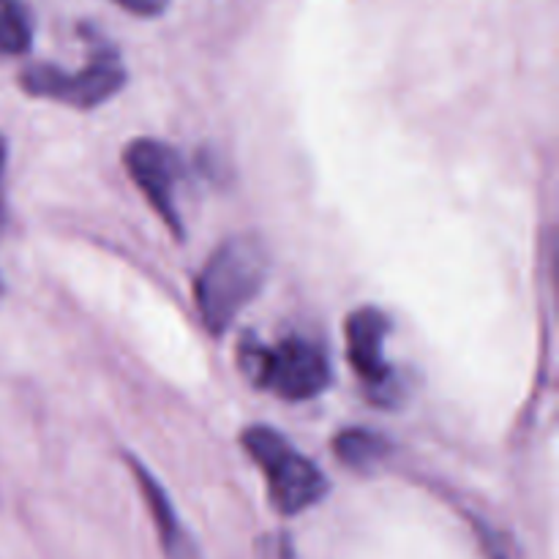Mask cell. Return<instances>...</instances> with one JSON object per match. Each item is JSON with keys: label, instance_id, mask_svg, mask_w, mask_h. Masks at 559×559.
<instances>
[{"label": "cell", "instance_id": "cell-6", "mask_svg": "<svg viewBox=\"0 0 559 559\" xmlns=\"http://www.w3.org/2000/svg\"><path fill=\"white\" fill-rule=\"evenodd\" d=\"M391 333V320L377 306H360L347 317V358L353 371L369 385V393L380 404H391L399 393L396 377L385 360V338Z\"/></svg>", "mask_w": 559, "mask_h": 559}, {"label": "cell", "instance_id": "cell-13", "mask_svg": "<svg viewBox=\"0 0 559 559\" xmlns=\"http://www.w3.org/2000/svg\"><path fill=\"white\" fill-rule=\"evenodd\" d=\"M0 295H3V278H0Z\"/></svg>", "mask_w": 559, "mask_h": 559}, {"label": "cell", "instance_id": "cell-4", "mask_svg": "<svg viewBox=\"0 0 559 559\" xmlns=\"http://www.w3.org/2000/svg\"><path fill=\"white\" fill-rule=\"evenodd\" d=\"M126 85L120 55L104 38H93L91 60L82 71H63L49 63H31L20 71V87L33 98H52L74 109H93L109 102Z\"/></svg>", "mask_w": 559, "mask_h": 559}, {"label": "cell", "instance_id": "cell-11", "mask_svg": "<svg viewBox=\"0 0 559 559\" xmlns=\"http://www.w3.org/2000/svg\"><path fill=\"white\" fill-rule=\"evenodd\" d=\"M112 3L136 16H158L167 9L169 0H112Z\"/></svg>", "mask_w": 559, "mask_h": 559}, {"label": "cell", "instance_id": "cell-10", "mask_svg": "<svg viewBox=\"0 0 559 559\" xmlns=\"http://www.w3.org/2000/svg\"><path fill=\"white\" fill-rule=\"evenodd\" d=\"M257 559H295L293 540L287 533L262 535L257 540Z\"/></svg>", "mask_w": 559, "mask_h": 559}, {"label": "cell", "instance_id": "cell-7", "mask_svg": "<svg viewBox=\"0 0 559 559\" xmlns=\"http://www.w3.org/2000/svg\"><path fill=\"white\" fill-rule=\"evenodd\" d=\"M129 467L134 473L136 486L142 491V500H145L147 511H151L153 524H156L158 533V544H162L164 557L167 559H202L200 549L191 540V535L186 533V527L180 524L178 511H175L173 500L164 491V486L153 478L151 469L145 467L142 462H136L134 456H129Z\"/></svg>", "mask_w": 559, "mask_h": 559}, {"label": "cell", "instance_id": "cell-5", "mask_svg": "<svg viewBox=\"0 0 559 559\" xmlns=\"http://www.w3.org/2000/svg\"><path fill=\"white\" fill-rule=\"evenodd\" d=\"M123 164L129 169L131 180L142 191L153 211L162 216L175 233V238H183V224L178 216V186L183 183L186 167L180 153L173 145L158 140H134L126 145Z\"/></svg>", "mask_w": 559, "mask_h": 559}, {"label": "cell", "instance_id": "cell-3", "mask_svg": "<svg viewBox=\"0 0 559 559\" xmlns=\"http://www.w3.org/2000/svg\"><path fill=\"white\" fill-rule=\"evenodd\" d=\"M251 462L262 469L271 506L282 516H298L325 500L328 478L306 459L282 431L271 426H249L240 437Z\"/></svg>", "mask_w": 559, "mask_h": 559}, {"label": "cell", "instance_id": "cell-12", "mask_svg": "<svg viewBox=\"0 0 559 559\" xmlns=\"http://www.w3.org/2000/svg\"><path fill=\"white\" fill-rule=\"evenodd\" d=\"M3 167H5V142L0 136V229H3Z\"/></svg>", "mask_w": 559, "mask_h": 559}, {"label": "cell", "instance_id": "cell-2", "mask_svg": "<svg viewBox=\"0 0 559 559\" xmlns=\"http://www.w3.org/2000/svg\"><path fill=\"white\" fill-rule=\"evenodd\" d=\"M238 366L257 388H271L284 402H309L331 385V358L314 338L287 336L278 344L246 336L238 347Z\"/></svg>", "mask_w": 559, "mask_h": 559}, {"label": "cell", "instance_id": "cell-1", "mask_svg": "<svg viewBox=\"0 0 559 559\" xmlns=\"http://www.w3.org/2000/svg\"><path fill=\"white\" fill-rule=\"evenodd\" d=\"M271 273V254L257 235L224 240L197 276V306L211 333L222 336L260 295Z\"/></svg>", "mask_w": 559, "mask_h": 559}, {"label": "cell", "instance_id": "cell-9", "mask_svg": "<svg viewBox=\"0 0 559 559\" xmlns=\"http://www.w3.org/2000/svg\"><path fill=\"white\" fill-rule=\"evenodd\" d=\"M33 44V20L22 0H0V58L25 55Z\"/></svg>", "mask_w": 559, "mask_h": 559}, {"label": "cell", "instance_id": "cell-8", "mask_svg": "<svg viewBox=\"0 0 559 559\" xmlns=\"http://www.w3.org/2000/svg\"><path fill=\"white\" fill-rule=\"evenodd\" d=\"M391 451V442L371 429H344L333 440V453L355 473H369Z\"/></svg>", "mask_w": 559, "mask_h": 559}]
</instances>
